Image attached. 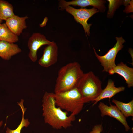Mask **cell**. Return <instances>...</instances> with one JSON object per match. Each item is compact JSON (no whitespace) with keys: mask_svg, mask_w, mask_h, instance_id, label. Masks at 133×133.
Returning <instances> with one entry per match:
<instances>
[{"mask_svg":"<svg viewBox=\"0 0 133 133\" xmlns=\"http://www.w3.org/2000/svg\"><path fill=\"white\" fill-rule=\"evenodd\" d=\"M43 116L45 122L54 129H66L72 126V122L75 119V116L63 111L59 107H57L54 93L46 92L42 100Z\"/></svg>","mask_w":133,"mask_h":133,"instance_id":"6da1fadb","label":"cell"},{"mask_svg":"<svg viewBox=\"0 0 133 133\" xmlns=\"http://www.w3.org/2000/svg\"><path fill=\"white\" fill-rule=\"evenodd\" d=\"M84 74L80 65L77 62L70 63L62 67L58 72L54 93L77 88Z\"/></svg>","mask_w":133,"mask_h":133,"instance_id":"7a4b0ae2","label":"cell"},{"mask_svg":"<svg viewBox=\"0 0 133 133\" xmlns=\"http://www.w3.org/2000/svg\"><path fill=\"white\" fill-rule=\"evenodd\" d=\"M56 105L61 109L75 116L82 110L84 103L81 95L77 88L66 91L54 93Z\"/></svg>","mask_w":133,"mask_h":133,"instance_id":"3957f363","label":"cell"},{"mask_svg":"<svg viewBox=\"0 0 133 133\" xmlns=\"http://www.w3.org/2000/svg\"><path fill=\"white\" fill-rule=\"evenodd\" d=\"M102 82L92 71L84 73L77 87L84 103L92 102L100 94Z\"/></svg>","mask_w":133,"mask_h":133,"instance_id":"277c9868","label":"cell"},{"mask_svg":"<svg viewBox=\"0 0 133 133\" xmlns=\"http://www.w3.org/2000/svg\"><path fill=\"white\" fill-rule=\"evenodd\" d=\"M116 43L113 48L110 49L108 52L103 56L98 55L93 48L96 57L103 67V72H108L110 70L116 66L115 62L116 57L118 52L123 47V44L125 41L123 38L122 37H116Z\"/></svg>","mask_w":133,"mask_h":133,"instance_id":"5b68a950","label":"cell"},{"mask_svg":"<svg viewBox=\"0 0 133 133\" xmlns=\"http://www.w3.org/2000/svg\"><path fill=\"white\" fill-rule=\"evenodd\" d=\"M65 9L73 16L76 22L83 26L86 35L87 34L89 36L90 27L92 24H88L87 21L92 16L99 11L94 7L90 9H76L70 6L66 7Z\"/></svg>","mask_w":133,"mask_h":133,"instance_id":"8992f818","label":"cell"},{"mask_svg":"<svg viewBox=\"0 0 133 133\" xmlns=\"http://www.w3.org/2000/svg\"><path fill=\"white\" fill-rule=\"evenodd\" d=\"M54 41L47 40L44 35L38 32L33 33L29 38L27 44L30 51L28 56L33 62L37 59V52L38 50L42 46L52 44Z\"/></svg>","mask_w":133,"mask_h":133,"instance_id":"52a82bcc","label":"cell"},{"mask_svg":"<svg viewBox=\"0 0 133 133\" xmlns=\"http://www.w3.org/2000/svg\"><path fill=\"white\" fill-rule=\"evenodd\" d=\"M110 106L100 102L98 106L101 113V116L103 117L108 116L116 119L121 123L124 127L125 130L128 131L130 129L126 121V118L116 106L110 103Z\"/></svg>","mask_w":133,"mask_h":133,"instance_id":"ba28073f","label":"cell"},{"mask_svg":"<svg viewBox=\"0 0 133 133\" xmlns=\"http://www.w3.org/2000/svg\"><path fill=\"white\" fill-rule=\"evenodd\" d=\"M58 56V47L54 42L44 48L43 55L39 60V64L44 67H49L57 62Z\"/></svg>","mask_w":133,"mask_h":133,"instance_id":"9c48e42d","label":"cell"},{"mask_svg":"<svg viewBox=\"0 0 133 133\" xmlns=\"http://www.w3.org/2000/svg\"><path fill=\"white\" fill-rule=\"evenodd\" d=\"M105 1L100 0H74L67 1L64 0H60L58 8L60 10H63L69 6H78L81 7L91 6L100 10L104 9Z\"/></svg>","mask_w":133,"mask_h":133,"instance_id":"30bf717a","label":"cell"},{"mask_svg":"<svg viewBox=\"0 0 133 133\" xmlns=\"http://www.w3.org/2000/svg\"><path fill=\"white\" fill-rule=\"evenodd\" d=\"M28 18L27 16L20 17L15 15L7 19L5 23L10 30L18 36L27 28L26 21Z\"/></svg>","mask_w":133,"mask_h":133,"instance_id":"8fae6325","label":"cell"},{"mask_svg":"<svg viewBox=\"0 0 133 133\" xmlns=\"http://www.w3.org/2000/svg\"><path fill=\"white\" fill-rule=\"evenodd\" d=\"M110 75L117 73L123 77L128 88L133 86V68L121 62L108 72Z\"/></svg>","mask_w":133,"mask_h":133,"instance_id":"7c38bea8","label":"cell"},{"mask_svg":"<svg viewBox=\"0 0 133 133\" xmlns=\"http://www.w3.org/2000/svg\"><path fill=\"white\" fill-rule=\"evenodd\" d=\"M125 89L124 86L116 87L114 84V82L109 79L106 87L102 90L100 95L92 102L94 106L100 100L106 98L110 99L116 94L123 91Z\"/></svg>","mask_w":133,"mask_h":133,"instance_id":"4fadbf2b","label":"cell"},{"mask_svg":"<svg viewBox=\"0 0 133 133\" xmlns=\"http://www.w3.org/2000/svg\"><path fill=\"white\" fill-rule=\"evenodd\" d=\"M21 51V49L17 44L0 41V57L3 59L9 60L12 56Z\"/></svg>","mask_w":133,"mask_h":133,"instance_id":"5bb4252c","label":"cell"},{"mask_svg":"<svg viewBox=\"0 0 133 133\" xmlns=\"http://www.w3.org/2000/svg\"><path fill=\"white\" fill-rule=\"evenodd\" d=\"M18 40V36L10 30L5 23L0 24V41L14 43Z\"/></svg>","mask_w":133,"mask_h":133,"instance_id":"9a60e30c","label":"cell"},{"mask_svg":"<svg viewBox=\"0 0 133 133\" xmlns=\"http://www.w3.org/2000/svg\"><path fill=\"white\" fill-rule=\"evenodd\" d=\"M14 15L12 5L6 1L0 0V19L6 21Z\"/></svg>","mask_w":133,"mask_h":133,"instance_id":"2e32d148","label":"cell"},{"mask_svg":"<svg viewBox=\"0 0 133 133\" xmlns=\"http://www.w3.org/2000/svg\"><path fill=\"white\" fill-rule=\"evenodd\" d=\"M112 102L126 118L133 116V100L127 103H125L113 99Z\"/></svg>","mask_w":133,"mask_h":133,"instance_id":"e0dca14e","label":"cell"},{"mask_svg":"<svg viewBox=\"0 0 133 133\" xmlns=\"http://www.w3.org/2000/svg\"><path fill=\"white\" fill-rule=\"evenodd\" d=\"M24 100L21 99L19 103H18L21 109L22 112V118L20 124L18 127L14 130H12L7 127L6 130V133H21L22 128L24 127H27L29 124L30 122L28 119H25L24 115L26 108H25L23 105Z\"/></svg>","mask_w":133,"mask_h":133,"instance_id":"ac0fdd59","label":"cell"},{"mask_svg":"<svg viewBox=\"0 0 133 133\" xmlns=\"http://www.w3.org/2000/svg\"><path fill=\"white\" fill-rule=\"evenodd\" d=\"M107 1L109 2L108 15L110 16L113 14L115 10L116 9L120 1L117 0H108Z\"/></svg>","mask_w":133,"mask_h":133,"instance_id":"d6986e66","label":"cell"},{"mask_svg":"<svg viewBox=\"0 0 133 133\" xmlns=\"http://www.w3.org/2000/svg\"><path fill=\"white\" fill-rule=\"evenodd\" d=\"M103 130L102 124H97L94 126L89 133H101Z\"/></svg>","mask_w":133,"mask_h":133,"instance_id":"ffe728a7","label":"cell"},{"mask_svg":"<svg viewBox=\"0 0 133 133\" xmlns=\"http://www.w3.org/2000/svg\"><path fill=\"white\" fill-rule=\"evenodd\" d=\"M47 17H45L44 18L43 22L40 24V27H43L45 26L47 21Z\"/></svg>","mask_w":133,"mask_h":133,"instance_id":"44dd1931","label":"cell"},{"mask_svg":"<svg viewBox=\"0 0 133 133\" xmlns=\"http://www.w3.org/2000/svg\"><path fill=\"white\" fill-rule=\"evenodd\" d=\"M3 124V122L2 121L0 122V127H1L2 125Z\"/></svg>","mask_w":133,"mask_h":133,"instance_id":"7402d4cb","label":"cell"},{"mask_svg":"<svg viewBox=\"0 0 133 133\" xmlns=\"http://www.w3.org/2000/svg\"><path fill=\"white\" fill-rule=\"evenodd\" d=\"M2 21L3 20L0 19V24L2 23Z\"/></svg>","mask_w":133,"mask_h":133,"instance_id":"603a6c76","label":"cell"}]
</instances>
